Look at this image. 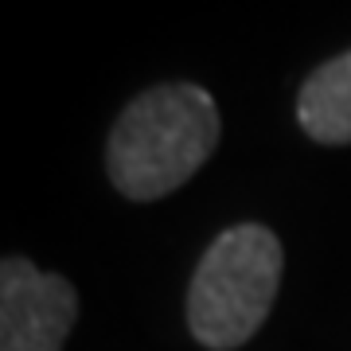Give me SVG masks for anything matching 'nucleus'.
<instances>
[{
    "instance_id": "f257e3e1",
    "label": "nucleus",
    "mask_w": 351,
    "mask_h": 351,
    "mask_svg": "<svg viewBox=\"0 0 351 351\" xmlns=\"http://www.w3.org/2000/svg\"><path fill=\"white\" fill-rule=\"evenodd\" d=\"M219 106L195 82H164L129 101L106 141L110 184L133 203L172 195L219 145Z\"/></svg>"
},
{
    "instance_id": "f03ea898",
    "label": "nucleus",
    "mask_w": 351,
    "mask_h": 351,
    "mask_svg": "<svg viewBox=\"0 0 351 351\" xmlns=\"http://www.w3.org/2000/svg\"><path fill=\"white\" fill-rule=\"evenodd\" d=\"M285 250L269 226L239 223L199 258L188 285V328L203 348L234 351L265 324L277 301Z\"/></svg>"
},
{
    "instance_id": "20e7f679",
    "label": "nucleus",
    "mask_w": 351,
    "mask_h": 351,
    "mask_svg": "<svg viewBox=\"0 0 351 351\" xmlns=\"http://www.w3.org/2000/svg\"><path fill=\"white\" fill-rule=\"evenodd\" d=\"M297 121L316 145H351V51L320 63L304 78Z\"/></svg>"
},
{
    "instance_id": "7ed1b4c3",
    "label": "nucleus",
    "mask_w": 351,
    "mask_h": 351,
    "mask_svg": "<svg viewBox=\"0 0 351 351\" xmlns=\"http://www.w3.org/2000/svg\"><path fill=\"white\" fill-rule=\"evenodd\" d=\"M78 320V293L12 254L0 265V351H63Z\"/></svg>"
}]
</instances>
